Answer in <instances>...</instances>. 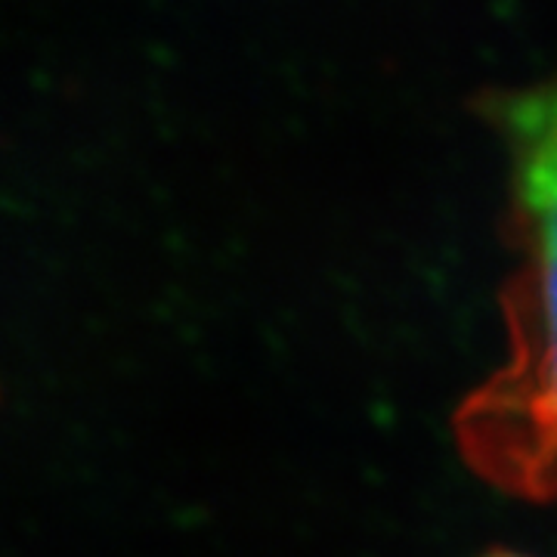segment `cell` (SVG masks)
<instances>
[{
	"mask_svg": "<svg viewBox=\"0 0 557 557\" xmlns=\"http://www.w3.org/2000/svg\"><path fill=\"white\" fill-rule=\"evenodd\" d=\"M483 112L508 156V357L458 406L453 431L486 483L557 502V78L496 94Z\"/></svg>",
	"mask_w": 557,
	"mask_h": 557,
	"instance_id": "1",
	"label": "cell"
},
{
	"mask_svg": "<svg viewBox=\"0 0 557 557\" xmlns=\"http://www.w3.org/2000/svg\"><path fill=\"white\" fill-rule=\"evenodd\" d=\"M490 557H520V555H508V552H496V555H490Z\"/></svg>",
	"mask_w": 557,
	"mask_h": 557,
	"instance_id": "2",
	"label": "cell"
}]
</instances>
